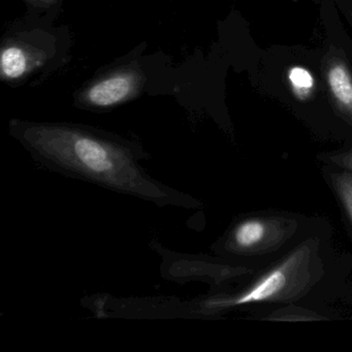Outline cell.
<instances>
[{"mask_svg":"<svg viewBox=\"0 0 352 352\" xmlns=\"http://www.w3.org/2000/svg\"><path fill=\"white\" fill-rule=\"evenodd\" d=\"M17 137L52 170L157 205L197 208L199 201L151 178L131 146L67 125L24 124Z\"/></svg>","mask_w":352,"mask_h":352,"instance_id":"1","label":"cell"},{"mask_svg":"<svg viewBox=\"0 0 352 352\" xmlns=\"http://www.w3.org/2000/svg\"><path fill=\"white\" fill-rule=\"evenodd\" d=\"M323 273L318 243L308 239L249 287L234 296L214 298L208 306L213 310H226L248 305L294 302L306 296L320 281Z\"/></svg>","mask_w":352,"mask_h":352,"instance_id":"2","label":"cell"},{"mask_svg":"<svg viewBox=\"0 0 352 352\" xmlns=\"http://www.w3.org/2000/svg\"><path fill=\"white\" fill-rule=\"evenodd\" d=\"M298 222L283 216H256L238 222L230 230L226 250L234 254L258 255L272 252L294 236Z\"/></svg>","mask_w":352,"mask_h":352,"instance_id":"3","label":"cell"},{"mask_svg":"<svg viewBox=\"0 0 352 352\" xmlns=\"http://www.w3.org/2000/svg\"><path fill=\"white\" fill-rule=\"evenodd\" d=\"M323 75L333 106L352 124V73L349 65L341 55L331 51L323 61Z\"/></svg>","mask_w":352,"mask_h":352,"instance_id":"4","label":"cell"},{"mask_svg":"<svg viewBox=\"0 0 352 352\" xmlns=\"http://www.w3.org/2000/svg\"><path fill=\"white\" fill-rule=\"evenodd\" d=\"M140 85L139 76L133 72L117 74L94 84L86 92V102L98 108H109L133 98Z\"/></svg>","mask_w":352,"mask_h":352,"instance_id":"5","label":"cell"},{"mask_svg":"<svg viewBox=\"0 0 352 352\" xmlns=\"http://www.w3.org/2000/svg\"><path fill=\"white\" fill-rule=\"evenodd\" d=\"M30 55L18 46H8L1 52L0 69L3 79L15 80L25 75L30 69Z\"/></svg>","mask_w":352,"mask_h":352,"instance_id":"6","label":"cell"},{"mask_svg":"<svg viewBox=\"0 0 352 352\" xmlns=\"http://www.w3.org/2000/svg\"><path fill=\"white\" fill-rule=\"evenodd\" d=\"M263 320L282 321V322H308V321L327 320L324 315L310 309L298 306H288L278 309L267 315Z\"/></svg>","mask_w":352,"mask_h":352,"instance_id":"7","label":"cell"},{"mask_svg":"<svg viewBox=\"0 0 352 352\" xmlns=\"http://www.w3.org/2000/svg\"><path fill=\"white\" fill-rule=\"evenodd\" d=\"M288 83L298 100H309L314 89V79L304 67H294L288 71Z\"/></svg>","mask_w":352,"mask_h":352,"instance_id":"8","label":"cell"},{"mask_svg":"<svg viewBox=\"0 0 352 352\" xmlns=\"http://www.w3.org/2000/svg\"><path fill=\"white\" fill-rule=\"evenodd\" d=\"M333 189L345 210L346 215L352 224V173H338L331 177Z\"/></svg>","mask_w":352,"mask_h":352,"instance_id":"9","label":"cell"},{"mask_svg":"<svg viewBox=\"0 0 352 352\" xmlns=\"http://www.w3.org/2000/svg\"><path fill=\"white\" fill-rule=\"evenodd\" d=\"M333 162L344 170L352 173V148H350L348 151L333 156Z\"/></svg>","mask_w":352,"mask_h":352,"instance_id":"10","label":"cell"},{"mask_svg":"<svg viewBox=\"0 0 352 352\" xmlns=\"http://www.w3.org/2000/svg\"><path fill=\"white\" fill-rule=\"evenodd\" d=\"M348 19L350 20V22H351L352 24V10H350V11L348 12Z\"/></svg>","mask_w":352,"mask_h":352,"instance_id":"11","label":"cell"},{"mask_svg":"<svg viewBox=\"0 0 352 352\" xmlns=\"http://www.w3.org/2000/svg\"><path fill=\"white\" fill-rule=\"evenodd\" d=\"M38 1H41V3H53L54 0H38Z\"/></svg>","mask_w":352,"mask_h":352,"instance_id":"12","label":"cell"}]
</instances>
